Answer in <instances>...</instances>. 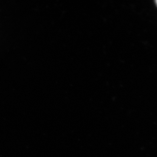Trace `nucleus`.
Masks as SVG:
<instances>
[{
	"label": "nucleus",
	"instance_id": "f257e3e1",
	"mask_svg": "<svg viewBox=\"0 0 157 157\" xmlns=\"http://www.w3.org/2000/svg\"><path fill=\"white\" fill-rule=\"evenodd\" d=\"M156 4L157 6V1H156Z\"/></svg>",
	"mask_w": 157,
	"mask_h": 157
}]
</instances>
